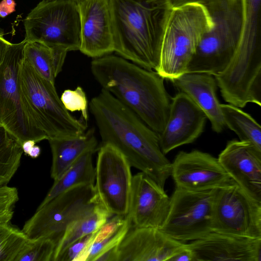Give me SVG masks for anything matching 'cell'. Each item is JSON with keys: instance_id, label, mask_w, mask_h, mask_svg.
Returning <instances> with one entry per match:
<instances>
[{"instance_id": "cell-1", "label": "cell", "mask_w": 261, "mask_h": 261, "mask_svg": "<svg viewBox=\"0 0 261 261\" xmlns=\"http://www.w3.org/2000/svg\"><path fill=\"white\" fill-rule=\"evenodd\" d=\"M89 107L101 144L113 146L131 167L145 173L164 188L171 176V163L161 149L159 134L105 89L91 99Z\"/></svg>"}, {"instance_id": "cell-2", "label": "cell", "mask_w": 261, "mask_h": 261, "mask_svg": "<svg viewBox=\"0 0 261 261\" xmlns=\"http://www.w3.org/2000/svg\"><path fill=\"white\" fill-rule=\"evenodd\" d=\"M91 72L105 89L133 111L158 134L163 130L171 99L156 72L115 55L95 58Z\"/></svg>"}, {"instance_id": "cell-3", "label": "cell", "mask_w": 261, "mask_h": 261, "mask_svg": "<svg viewBox=\"0 0 261 261\" xmlns=\"http://www.w3.org/2000/svg\"><path fill=\"white\" fill-rule=\"evenodd\" d=\"M114 51L148 70H155L167 0H109Z\"/></svg>"}, {"instance_id": "cell-4", "label": "cell", "mask_w": 261, "mask_h": 261, "mask_svg": "<svg viewBox=\"0 0 261 261\" xmlns=\"http://www.w3.org/2000/svg\"><path fill=\"white\" fill-rule=\"evenodd\" d=\"M212 22L190 62L186 73L216 75L227 66L244 36L247 0H203Z\"/></svg>"}, {"instance_id": "cell-5", "label": "cell", "mask_w": 261, "mask_h": 261, "mask_svg": "<svg viewBox=\"0 0 261 261\" xmlns=\"http://www.w3.org/2000/svg\"><path fill=\"white\" fill-rule=\"evenodd\" d=\"M212 27L210 16L201 4L170 9L165 22L155 72L171 81L186 73L200 42Z\"/></svg>"}, {"instance_id": "cell-6", "label": "cell", "mask_w": 261, "mask_h": 261, "mask_svg": "<svg viewBox=\"0 0 261 261\" xmlns=\"http://www.w3.org/2000/svg\"><path fill=\"white\" fill-rule=\"evenodd\" d=\"M18 82L24 110L47 140L76 137L85 132L87 123L77 119L65 108L55 85L40 76L23 59Z\"/></svg>"}, {"instance_id": "cell-7", "label": "cell", "mask_w": 261, "mask_h": 261, "mask_svg": "<svg viewBox=\"0 0 261 261\" xmlns=\"http://www.w3.org/2000/svg\"><path fill=\"white\" fill-rule=\"evenodd\" d=\"M27 42L60 47L68 51L80 50V17L76 2L43 0L24 20Z\"/></svg>"}, {"instance_id": "cell-8", "label": "cell", "mask_w": 261, "mask_h": 261, "mask_svg": "<svg viewBox=\"0 0 261 261\" xmlns=\"http://www.w3.org/2000/svg\"><path fill=\"white\" fill-rule=\"evenodd\" d=\"M98 204L94 185L75 187L38 208L25 222L22 230L31 240L50 238L57 244L69 225Z\"/></svg>"}, {"instance_id": "cell-9", "label": "cell", "mask_w": 261, "mask_h": 261, "mask_svg": "<svg viewBox=\"0 0 261 261\" xmlns=\"http://www.w3.org/2000/svg\"><path fill=\"white\" fill-rule=\"evenodd\" d=\"M26 41L11 43L0 67V120L1 124L21 144L28 140L36 143L46 135L31 121L20 95L18 74Z\"/></svg>"}, {"instance_id": "cell-10", "label": "cell", "mask_w": 261, "mask_h": 261, "mask_svg": "<svg viewBox=\"0 0 261 261\" xmlns=\"http://www.w3.org/2000/svg\"><path fill=\"white\" fill-rule=\"evenodd\" d=\"M216 190L197 191L175 188L168 216L160 229L182 242L200 239L212 232Z\"/></svg>"}, {"instance_id": "cell-11", "label": "cell", "mask_w": 261, "mask_h": 261, "mask_svg": "<svg viewBox=\"0 0 261 261\" xmlns=\"http://www.w3.org/2000/svg\"><path fill=\"white\" fill-rule=\"evenodd\" d=\"M212 231L261 239V202L251 197L233 180L216 190Z\"/></svg>"}, {"instance_id": "cell-12", "label": "cell", "mask_w": 261, "mask_h": 261, "mask_svg": "<svg viewBox=\"0 0 261 261\" xmlns=\"http://www.w3.org/2000/svg\"><path fill=\"white\" fill-rule=\"evenodd\" d=\"M97 151L94 186L98 202L113 216L126 215L133 176L131 166L110 144H101Z\"/></svg>"}, {"instance_id": "cell-13", "label": "cell", "mask_w": 261, "mask_h": 261, "mask_svg": "<svg viewBox=\"0 0 261 261\" xmlns=\"http://www.w3.org/2000/svg\"><path fill=\"white\" fill-rule=\"evenodd\" d=\"M176 188L189 191L218 189L233 179L218 158L198 150L180 151L171 163V174Z\"/></svg>"}, {"instance_id": "cell-14", "label": "cell", "mask_w": 261, "mask_h": 261, "mask_svg": "<svg viewBox=\"0 0 261 261\" xmlns=\"http://www.w3.org/2000/svg\"><path fill=\"white\" fill-rule=\"evenodd\" d=\"M170 198L145 173L132 176L128 212L132 226L160 229L168 216Z\"/></svg>"}, {"instance_id": "cell-15", "label": "cell", "mask_w": 261, "mask_h": 261, "mask_svg": "<svg viewBox=\"0 0 261 261\" xmlns=\"http://www.w3.org/2000/svg\"><path fill=\"white\" fill-rule=\"evenodd\" d=\"M207 117L185 93L179 92L171 98L168 117L159 134L164 154L183 145L194 142L204 130Z\"/></svg>"}, {"instance_id": "cell-16", "label": "cell", "mask_w": 261, "mask_h": 261, "mask_svg": "<svg viewBox=\"0 0 261 261\" xmlns=\"http://www.w3.org/2000/svg\"><path fill=\"white\" fill-rule=\"evenodd\" d=\"M77 4L81 23L80 50L94 58L114 51L109 0H81Z\"/></svg>"}, {"instance_id": "cell-17", "label": "cell", "mask_w": 261, "mask_h": 261, "mask_svg": "<svg viewBox=\"0 0 261 261\" xmlns=\"http://www.w3.org/2000/svg\"><path fill=\"white\" fill-rule=\"evenodd\" d=\"M186 244L159 228L131 226L117 246L118 261H169Z\"/></svg>"}, {"instance_id": "cell-18", "label": "cell", "mask_w": 261, "mask_h": 261, "mask_svg": "<svg viewBox=\"0 0 261 261\" xmlns=\"http://www.w3.org/2000/svg\"><path fill=\"white\" fill-rule=\"evenodd\" d=\"M218 159L236 183L261 202V150L249 142L233 139L227 143Z\"/></svg>"}, {"instance_id": "cell-19", "label": "cell", "mask_w": 261, "mask_h": 261, "mask_svg": "<svg viewBox=\"0 0 261 261\" xmlns=\"http://www.w3.org/2000/svg\"><path fill=\"white\" fill-rule=\"evenodd\" d=\"M187 246L195 261H261V239L212 231Z\"/></svg>"}, {"instance_id": "cell-20", "label": "cell", "mask_w": 261, "mask_h": 261, "mask_svg": "<svg viewBox=\"0 0 261 261\" xmlns=\"http://www.w3.org/2000/svg\"><path fill=\"white\" fill-rule=\"evenodd\" d=\"M179 90L187 94L204 113L213 130L220 133L225 125L216 94L215 76L204 73H186L171 81Z\"/></svg>"}, {"instance_id": "cell-21", "label": "cell", "mask_w": 261, "mask_h": 261, "mask_svg": "<svg viewBox=\"0 0 261 261\" xmlns=\"http://www.w3.org/2000/svg\"><path fill=\"white\" fill-rule=\"evenodd\" d=\"M52 153L50 176L56 180L82 154L96 151L98 142L94 129L73 137L48 140Z\"/></svg>"}, {"instance_id": "cell-22", "label": "cell", "mask_w": 261, "mask_h": 261, "mask_svg": "<svg viewBox=\"0 0 261 261\" xmlns=\"http://www.w3.org/2000/svg\"><path fill=\"white\" fill-rule=\"evenodd\" d=\"M68 52L60 47L26 41L23 59L40 76L55 85V79L62 70Z\"/></svg>"}, {"instance_id": "cell-23", "label": "cell", "mask_w": 261, "mask_h": 261, "mask_svg": "<svg viewBox=\"0 0 261 261\" xmlns=\"http://www.w3.org/2000/svg\"><path fill=\"white\" fill-rule=\"evenodd\" d=\"M94 151H90L80 156L54 182L40 208L59 194L75 187L94 185L95 168L93 164Z\"/></svg>"}, {"instance_id": "cell-24", "label": "cell", "mask_w": 261, "mask_h": 261, "mask_svg": "<svg viewBox=\"0 0 261 261\" xmlns=\"http://www.w3.org/2000/svg\"><path fill=\"white\" fill-rule=\"evenodd\" d=\"M112 215L100 204L96 205L88 214L69 225L58 241L54 254V261L70 244L75 241L98 230Z\"/></svg>"}, {"instance_id": "cell-25", "label": "cell", "mask_w": 261, "mask_h": 261, "mask_svg": "<svg viewBox=\"0 0 261 261\" xmlns=\"http://www.w3.org/2000/svg\"><path fill=\"white\" fill-rule=\"evenodd\" d=\"M132 226L127 215H113L96 232L86 261H95L104 251L117 246Z\"/></svg>"}, {"instance_id": "cell-26", "label": "cell", "mask_w": 261, "mask_h": 261, "mask_svg": "<svg viewBox=\"0 0 261 261\" xmlns=\"http://www.w3.org/2000/svg\"><path fill=\"white\" fill-rule=\"evenodd\" d=\"M225 126L240 140L249 142L261 150V126L249 114L230 104H220Z\"/></svg>"}, {"instance_id": "cell-27", "label": "cell", "mask_w": 261, "mask_h": 261, "mask_svg": "<svg viewBox=\"0 0 261 261\" xmlns=\"http://www.w3.org/2000/svg\"><path fill=\"white\" fill-rule=\"evenodd\" d=\"M23 152L18 140L0 124V187L7 185L16 172Z\"/></svg>"}, {"instance_id": "cell-28", "label": "cell", "mask_w": 261, "mask_h": 261, "mask_svg": "<svg viewBox=\"0 0 261 261\" xmlns=\"http://www.w3.org/2000/svg\"><path fill=\"white\" fill-rule=\"evenodd\" d=\"M31 239L10 222L0 223V261H16Z\"/></svg>"}, {"instance_id": "cell-29", "label": "cell", "mask_w": 261, "mask_h": 261, "mask_svg": "<svg viewBox=\"0 0 261 261\" xmlns=\"http://www.w3.org/2000/svg\"><path fill=\"white\" fill-rule=\"evenodd\" d=\"M57 241L50 238L31 240L16 261H54Z\"/></svg>"}, {"instance_id": "cell-30", "label": "cell", "mask_w": 261, "mask_h": 261, "mask_svg": "<svg viewBox=\"0 0 261 261\" xmlns=\"http://www.w3.org/2000/svg\"><path fill=\"white\" fill-rule=\"evenodd\" d=\"M96 231L72 243L59 255L56 261H86Z\"/></svg>"}, {"instance_id": "cell-31", "label": "cell", "mask_w": 261, "mask_h": 261, "mask_svg": "<svg viewBox=\"0 0 261 261\" xmlns=\"http://www.w3.org/2000/svg\"><path fill=\"white\" fill-rule=\"evenodd\" d=\"M60 99L65 108L70 112L81 111L83 120L87 122L88 100L83 88L77 86L75 90H65L62 93Z\"/></svg>"}, {"instance_id": "cell-32", "label": "cell", "mask_w": 261, "mask_h": 261, "mask_svg": "<svg viewBox=\"0 0 261 261\" xmlns=\"http://www.w3.org/2000/svg\"><path fill=\"white\" fill-rule=\"evenodd\" d=\"M18 200V193L16 188L7 185L0 187V223L10 222Z\"/></svg>"}, {"instance_id": "cell-33", "label": "cell", "mask_w": 261, "mask_h": 261, "mask_svg": "<svg viewBox=\"0 0 261 261\" xmlns=\"http://www.w3.org/2000/svg\"><path fill=\"white\" fill-rule=\"evenodd\" d=\"M169 261H195V259L192 251L186 244L185 247L172 256Z\"/></svg>"}, {"instance_id": "cell-34", "label": "cell", "mask_w": 261, "mask_h": 261, "mask_svg": "<svg viewBox=\"0 0 261 261\" xmlns=\"http://www.w3.org/2000/svg\"><path fill=\"white\" fill-rule=\"evenodd\" d=\"M16 3L13 0H3L0 3V17L4 18L15 11Z\"/></svg>"}, {"instance_id": "cell-35", "label": "cell", "mask_w": 261, "mask_h": 261, "mask_svg": "<svg viewBox=\"0 0 261 261\" xmlns=\"http://www.w3.org/2000/svg\"><path fill=\"white\" fill-rule=\"evenodd\" d=\"M117 246L104 251L95 259V261H118Z\"/></svg>"}, {"instance_id": "cell-36", "label": "cell", "mask_w": 261, "mask_h": 261, "mask_svg": "<svg viewBox=\"0 0 261 261\" xmlns=\"http://www.w3.org/2000/svg\"><path fill=\"white\" fill-rule=\"evenodd\" d=\"M11 44V43L5 39L3 33L0 30V67Z\"/></svg>"}, {"instance_id": "cell-37", "label": "cell", "mask_w": 261, "mask_h": 261, "mask_svg": "<svg viewBox=\"0 0 261 261\" xmlns=\"http://www.w3.org/2000/svg\"><path fill=\"white\" fill-rule=\"evenodd\" d=\"M202 1L203 0H167L170 9L180 7L191 4H201Z\"/></svg>"}, {"instance_id": "cell-38", "label": "cell", "mask_w": 261, "mask_h": 261, "mask_svg": "<svg viewBox=\"0 0 261 261\" xmlns=\"http://www.w3.org/2000/svg\"><path fill=\"white\" fill-rule=\"evenodd\" d=\"M36 143V142L33 140H28L24 141L21 145L23 152L28 155L29 151Z\"/></svg>"}, {"instance_id": "cell-39", "label": "cell", "mask_w": 261, "mask_h": 261, "mask_svg": "<svg viewBox=\"0 0 261 261\" xmlns=\"http://www.w3.org/2000/svg\"><path fill=\"white\" fill-rule=\"evenodd\" d=\"M40 147L38 145H35L29 151L28 155H29L32 158L35 159L38 158L40 155Z\"/></svg>"}, {"instance_id": "cell-40", "label": "cell", "mask_w": 261, "mask_h": 261, "mask_svg": "<svg viewBox=\"0 0 261 261\" xmlns=\"http://www.w3.org/2000/svg\"><path fill=\"white\" fill-rule=\"evenodd\" d=\"M47 1H51V0H47ZM72 1H74V2H76V3H77V2H80V1H81V0H72Z\"/></svg>"}, {"instance_id": "cell-41", "label": "cell", "mask_w": 261, "mask_h": 261, "mask_svg": "<svg viewBox=\"0 0 261 261\" xmlns=\"http://www.w3.org/2000/svg\"><path fill=\"white\" fill-rule=\"evenodd\" d=\"M0 124H1V120H0Z\"/></svg>"}]
</instances>
